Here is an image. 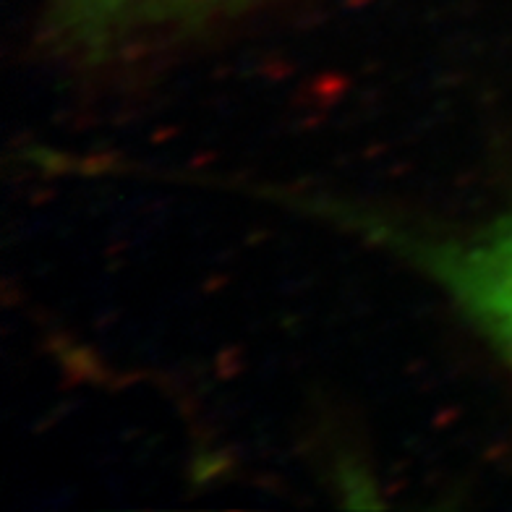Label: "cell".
<instances>
[{
  "label": "cell",
  "mask_w": 512,
  "mask_h": 512,
  "mask_svg": "<svg viewBox=\"0 0 512 512\" xmlns=\"http://www.w3.org/2000/svg\"><path fill=\"white\" fill-rule=\"evenodd\" d=\"M259 0H53L63 45L87 58L157 45Z\"/></svg>",
  "instance_id": "obj_1"
},
{
  "label": "cell",
  "mask_w": 512,
  "mask_h": 512,
  "mask_svg": "<svg viewBox=\"0 0 512 512\" xmlns=\"http://www.w3.org/2000/svg\"><path fill=\"white\" fill-rule=\"evenodd\" d=\"M416 256L512 366V209L473 236L421 243Z\"/></svg>",
  "instance_id": "obj_2"
}]
</instances>
